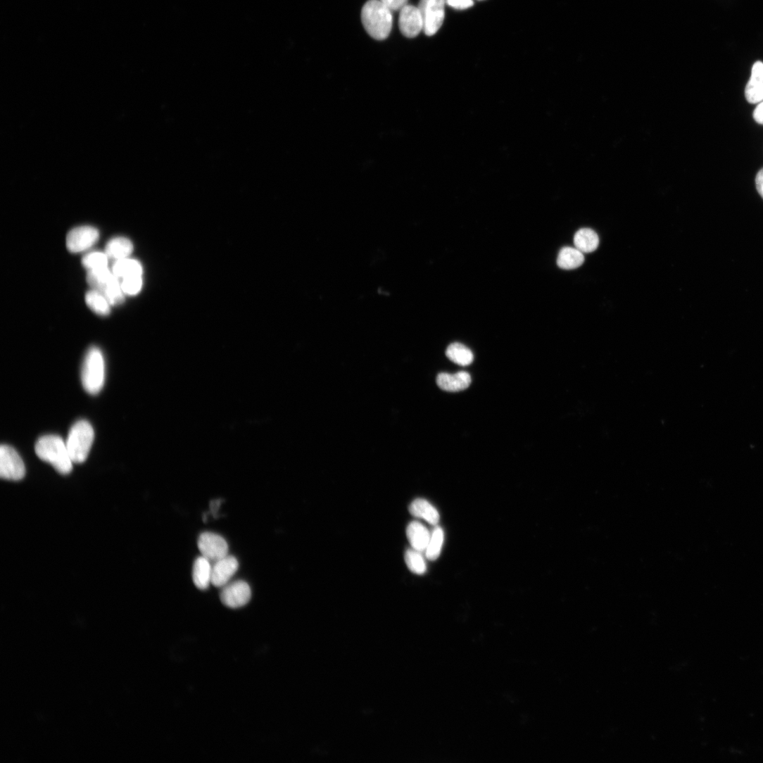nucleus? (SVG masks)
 Listing matches in <instances>:
<instances>
[{
    "label": "nucleus",
    "mask_w": 763,
    "mask_h": 763,
    "mask_svg": "<svg viewBox=\"0 0 763 763\" xmlns=\"http://www.w3.org/2000/svg\"><path fill=\"white\" fill-rule=\"evenodd\" d=\"M444 542V532L442 528L436 527L431 534L429 544L426 550V556L430 560H436L441 555Z\"/></svg>",
    "instance_id": "b1692460"
},
{
    "label": "nucleus",
    "mask_w": 763,
    "mask_h": 763,
    "mask_svg": "<svg viewBox=\"0 0 763 763\" xmlns=\"http://www.w3.org/2000/svg\"><path fill=\"white\" fill-rule=\"evenodd\" d=\"M399 27L405 37H417L423 31V21L419 8L412 6H406L403 8L400 13Z\"/></svg>",
    "instance_id": "9b49d317"
},
{
    "label": "nucleus",
    "mask_w": 763,
    "mask_h": 763,
    "mask_svg": "<svg viewBox=\"0 0 763 763\" xmlns=\"http://www.w3.org/2000/svg\"><path fill=\"white\" fill-rule=\"evenodd\" d=\"M142 285V276L131 277L122 279L121 288L124 294L134 296L141 291Z\"/></svg>",
    "instance_id": "bb28decb"
},
{
    "label": "nucleus",
    "mask_w": 763,
    "mask_h": 763,
    "mask_svg": "<svg viewBox=\"0 0 763 763\" xmlns=\"http://www.w3.org/2000/svg\"><path fill=\"white\" fill-rule=\"evenodd\" d=\"M446 355L451 361L461 366L469 365L474 358L472 351L458 342L453 343L448 347Z\"/></svg>",
    "instance_id": "4be33fe9"
},
{
    "label": "nucleus",
    "mask_w": 763,
    "mask_h": 763,
    "mask_svg": "<svg viewBox=\"0 0 763 763\" xmlns=\"http://www.w3.org/2000/svg\"><path fill=\"white\" fill-rule=\"evenodd\" d=\"M753 118L757 123L763 125V102H761L755 109Z\"/></svg>",
    "instance_id": "7c9ffc66"
},
{
    "label": "nucleus",
    "mask_w": 763,
    "mask_h": 763,
    "mask_svg": "<svg viewBox=\"0 0 763 763\" xmlns=\"http://www.w3.org/2000/svg\"><path fill=\"white\" fill-rule=\"evenodd\" d=\"M439 387L444 391L457 393L467 389L472 383L469 373L460 371L455 374L441 372L436 379Z\"/></svg>",
    "instance_id": "ddd939ff"
},
{
    "label": "nucleus",
    "mask_w": 763,
    "mask_h": 763,
    "mask_svg": "<svg viewBox=\"0 0 763 763\" xmlns=\"http://www.w3.org/2000/svg\"><path fill=\"white\" fill-rule=\"evenodd\" d=\"M407 535L415 550L421 553L426 552L431 534L425 526L419 522H412L408 527Z\"/></svg>",
    "instance_id": "2eb2a0df"
},
{
    "label": "nucleus",
    "mask_w": 763,
    "mask_h": 763,
    "mask_svg": "<svg viewBox=\"0 0 763 763\" xmlns=\"http://www.w3.org/2000/svg\"><path fill=\"white\" fill-rule=\"evenodd\" d=\"M574 244L583 253H591L597 250L600 239L595 232L591 229H582L575 235Z\"/></svg>",
    "instance_id": "412c9836"
},
{
    "label": "nucleus",
    "mask_w": 763,
    "mask_h": 763,
    "mask_svg": "<svg viewBox=\"0 0 763 763\" xmlns=\"http://www.w3.org/2000/svg\"><path fill=\"white\" fill-rule=\"evenodd\" d=\"M446 4V0H421L418 8L423 21V32L426 35H435L442 27Z\"/></svg>",
    "instance_id": "423d86ee"
},
{
    "label": "nucleus",
    "mask_w": 763,
    "mask_h": 763,
    "mask_svg": "<svg viewBox=\"0 0 763 763\" xmlns=\"http://www.w3.org/2000/svg\"><path fill=\"white\" fill-rule=\"evenodd\" d=\"M361 20L367 33L375 40H385L392 31V12L380 0H369L361 12Z\"/></svg>",
    "instance_id": "f257e3e1"
},
{
    "label": "nucleus",
    "mask_w": 763,
    "mask_h": 763,
    "mask_svg": "<svg viewBox=\"0 0 763 763\" xmlns=\"http://www.w3.org/2000/svg\"><path fill=\"white\" fill-rule=\"evenodd\" d=\"M134 249L132 243L127 239L117 237L111 239L106 246V254L116 260L128 258Z\"/></svg>",
    "instance_id": "6ab92c4d"
},
{
    "label": "nucleus",
    "mask_w": 763,
    "mask_h": 763,
    "mask_svg": "<svg viewBox=\"0 0 763 763\" xmlns=\"http://www.w3.org/2000/svg\"><path fill=\"white\" fill-rule=\"evenodd\" d=\"M211 562L205 557H198L194 565L193 579L196 586L202 591L207 590L212 584Z\"/></svg>",
    "instance_id": "dca6fc26"
},
{
    "label": "nucleus",
    "mask_w": 763,
    "mask_h": 763,
    "mask_svg": "<svg viewBox=\"0 0 763 763\" xmlns=\"http://www.w3.org/2000/svg\"><path fill=\"white\" fill-rule=\"evenodd\" d=\"M94 440V431L88 422L81 420L73 425L66 441L73 463L82 464L87 460Z\"/></svg>",
    "instance_id": "20e7f679"
},
{
    "label": "nucleus",
    "mask_w": 763,
    "mask_h": 763,
    "mask_svg": "<svg viewBox=\"0 0 763 763\" xmlns=\"http://www.w3.org/2000/svg\"><path fill=\"white\" fill-rule=\"evenodd\" d=\"M755 184L757 192L763 199V168L757 172L755 178Z\"/></svg>",
    "instance_id": "c756f323"
},
{
    "label": "nucleus",
    "mask_w": 763,
    "mask_h": 763,
    "mask_svg": "<svg viewBox=\"0 0 763 763\" xmlns=\"http://www.w3.org/2000/svg\"><path fill=\"white\" fill-rule=\"evenodd\" d=\"M450 7L460 11L467 10L474 6L472 0H446Z\"/></svg>",
    "instance_id": "c85d7f7f"
},
{
    "label": "nucleus",
    "mask_w": 763,
    "mask_h": 763,
    "mask_svg": "<svg viewBox=\"0 0 763 763\" xmlns=\"http://www.w3.org/2000/svg\"><path fill=\"white\" fill-rule=\"evenodd\" d=\"M745 98L750 103L763 101V63L757 61L752 68L751 76L746 85Z\"/></svg>",
    "instance_id": "4468645a"
},
{
    "label": "nucleus",
    "mask_w": 763,
    "mask_h": 763,
    "mask_svg": "<svg viewBox=\"0 0 763 763\" xmlns=\"http://www.w3.org/2000/svg\"><path fill=\"white\" fill-rule=\"evenodd\" d=\"M584 261V255L579 249L565 247L558 254L557 265L562 270H570L580 267Z\"/></svg>",
    "instance_id": "a211bd4d"
},
{
    "label": "nucleus",
    "mask_w": 763,
    "mask_h": 763,
    "mask_svg": "<svg viewBox=\"0 0 763 763\" xmlns=\"http://www.w3.org/2000/svg\"><path fill=\"white\" fill-rule=\"evenodd\" d=\"M26 474L25 463L18 453L7 445L0 448V476L11 481L22 480Z\"/></svg>",
    "instance_id": "0eeeda50"
},
{
    "label": "nucleus",
    "mask_w": 763,
    "mask_h": 763,
    "mask_svg": "<svg viewBox=\"0 0 763 763\" xmlns=\"http://www.w3.org/2000/svg\"><path fill=\"white\" fill-rule=\"evenodd\" d=\"M410 513L425 519L432 525H437L440 521L439 511L429 502L424 499H417L410 506Z\"/></svg>",
    "instance_id": "f3484780"
},
{
    "label": "nucleus",
    "mask_w": 763,
    "mask_h": 763,
    "mask_svg": "<svg viewBox=\"0 0 763 763\" xmlns=\"http://www.w3.org/2000/svg\"><path fill=\"white\" fill-rule=\"evenodd\" d=\"M82 381L84 390L90 395H97L105 383V360L101 351L92 347L84 358Z\"/></svg>",
    "instance_id": "7ed1b4c3"
},
{
    "label": "nucleus",
    "mask_w": 763,
    "mask_h": 763,
    "mask_svg": "<svg viewBox=\"0 0 763 763\" xmlns=\"http://www.w3.org/2000/svg\"><path fill=\"white\" fill-rule=\"evenodd\" d=\"M86 303L97 315L107 316L111 313V303L107 298L99 291L92 289L86 294Z\"/></svg>",
    "instance_id": "5701e85b"
},
{
    "label": "nucleus",
    "mask_w": 763,
    "mask_h": 763,
    "mask_svg": "<svg viewBox=\"0 0 763 763\" xmlns=\"http://www.w3.org/2000/svg\"><path fill=\"white\" fill-rule=\"evenodd\" d=\"M239 561L232 555H227L217 561L212 568V584L223 588L229 584L239 569Z\"/></svg>",
    "instance_id": "f8f14e48"
},
{
    "label": "nucleus",
    "mask_w": 763,
    "mask_h": 763,
    "mask_svg": "<svg viewBox=\"0 0 763 763\" xmlns=\"http://www.w3.org/2000/svg\"><path fill=\"white\" fill-rule=\"evenodd\" d=\"M119 279L108 267L89 271L87 277L89 286L103 295L111 305L124 302V292Z\"/></svg>",
    "instance_id": "39448f33"
},
{
    "label": "nucleus",
    "mask_w": 763,
    "mask_h": 763,
    "mask_svg": "<svg viewBox=\"0 0 763 763\" xmlns=\"http://www.w3.org/2000/svg\"><path fill=\"white\" fill-rule=\"evenodd\" d=\"M198 546L203 556L213 563L228 555L229 545L227 541L215 533H202L198 538Z\"/></svg>",
    "instance_id": "6e6552de"
},
{
    "label": "nucleus",
    "mask_w": 763,
    "mask_h": 763,
    "mask_svg": "<svg viewBox=\"0 0 763 763\" xmlns=\"http://www.w3.org/2000/svg\"><path fill=\"white\" fill-rule=\"evenodd\" d=\"M408 0H380L391 12L401 11L408 4Z\"/></svg>",
    "instance_id": "cd10ccee"
},
{
    "label": "nucleus",
    "mask_w": 763,
    "mask_h": 763,
    "mask_svg": "<svg viewBox=\"0 0 763 763\" xmlns=\"http://www.w3.org/2000/svg\"><path fill=\"white\" fill-rule=\"evenodd\" d=\"M112 272L118 279L142 276L143 268L139 262L128 258L116 260Z\"/></svg>",
    "instance_id": "aec40b11"
},
{
    "label": "nucleus",
    "mask_w": 763,
    "mask_h": 763,
    "mask_svg": "<svg viewBox=\"0 0 763 763\" xmlns=\"http://www.w3.org/2000/svg\"><path fill=\"white\" fill-rule=\"evenodd\" d=\"M405 562L409 569L417 575H423L427 572V564L422 553L413 549L407 550Z\"/></svg>",
    "instance_id": "393cba45"
},
{
    "label": "nucleus",
    "mask_w": 763,
    "mask_h": 763,
    "mask_svg": "<svg viewBox=\"0 0 763 763\" xmlns=\"http://www.w3.org/2000/svg\"><path fill=\"white\" fill-rule=\"evenodd\" d=\"M82 265L89 271L108 268V257L101 252H92L82 258Z\"/></svg>",
    "instance_id": "a878e982"
},
{
    "label": "nucleus",
    "mask_w": 763,
    "mask_h": 763,
    "mask_svg": "<svg viewBox=\"0 0 763 763\" xmlns=\"http://www.w3.org/2000/svg\"><path fill=\"white\" fill-rule=\"evenodd\" d=\"M99 239V232L92 227H80L73 229L67 237L66 245L68 251L72 253L84 252L94 244Z\"/></svg>",
    "instance_id": "9d476101"
},
{
    "label": "nucleus",
    "mask_w": 763,
    "mask_h": 763,
    "mask_svg": "<svg viewBox=\"0 0 763 763\" xmlns=\"http://www.w3.org/2000/svg\"><path fill=\"white\" fill-rule=\"evenodd\" d=\"M36 453L44 462L51 464L60 474H69L73 468L66 442L54 435L45 436L36 444Z\"/></svg>",
    "instance_id": "f03ea898"
},
{
    "label": "nucleus",
    "mask_w": 763,
    "mask_h": 763,
    "mask_svg": "<svg viewBox=\"0 0 763 763\" xmlns=\"http://www.w3.org/2000/svg\"><path fill=\"white\" fill-rule=\"evenodd\" d=\"M252 592L249 585L243 581H234L223 587L220 599L226 607L239 609L246 606L251 600Z\"/></svg>",
    "instance_id": "1a4fd4ad"
}]
</instances>
